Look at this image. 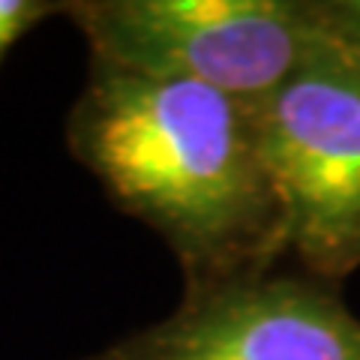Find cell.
<instances>
[{"label":"cell","mask_w":360,"mask_h":360,"mask_svg":"<svg viewBox=\"0 0 360 360\" xmlns=\"http://www.w3.org/2000/svg\"><path fill=\"white\" fill-rule=\"evenodd\" d=\"M63 9L66 0H0V66L33 27L51 15H63Z\"/></svg>","instance_id":"5"},{"label":"cell","mask_w":360,"mask_h":360,"mask_svg":"<svg viewBox=\"0 0 360 360\" xmlns=\"http://www.w3.org/2000/svg\"><path fill=\"white\" fill-rule=\"evenodd\" d=\"M321 4L330 27L360 45V0H321Z\"/></svg>","instance_id":"6"},{"label":"cell","mask_w":360,"mask_h":360,"mask_svg":"<svg viewBox=\"0 0 360 360\" xmlns=\"http://www.w3.org/2000/svg\"><path fill=\"white\" fill-rule=\"evenodd\" d=\"M87 60L217 87L250 105L319 54L333 27L321 0H66Z\"/></svg>","instance_id":"2"},{"label":"cell","mask_w":360,"mask_h":360,"mask_svg":"<svg viewBox=\"0 0 360 360\" xmlns=\"http://www.w3.org/2000/svg\"><path fill=\"white\" fill-rule=\"evenodd\" d=\"M78 360H360V319L330 279L270 270L184 291L162 321Z\"/></svg>","instance_id":"4"},{"label":"cell","mask_w":360,"mask_h":360,"mask_svg":"<svg viewBox=\"0 0 360 360\" xmlns=\"http://www.w3.org/2000/svg\"><path fill=\"white\" fill-rule=\"evenodd\" d=\"M360 267V225H357V234H354V243H352V255H348V274Z\"/></svg>","instance_id":"7"},{"label":"cell","mask_w":360,"mask_h":360,"mask_svg":"<svg viewBox=\"0 0 360 360\" xmlns=\"http://www.w3.org/2000/svg\"><path fill=\"white\" fill-rule=\"evenodd\" d=\"M63 135L111 205L165 240L184 291L262 276L291 255L258 108L243 99L87 60Z\"/></svg>","instance_id":"1"},{"label":"cell","mask_w":360,"mask_h":360,"mask_svg":"<svg viewBox=\"0 0 360 360\" xmlns=\"http://www.w3.org/2000/svg\"><path fill=\"white\" fill-rule=\"evenodd\" d=\"M258 108L300 270L340 285L360 225V45H328Z\"/></svg>","instance_id":"3"}]
</instances>
